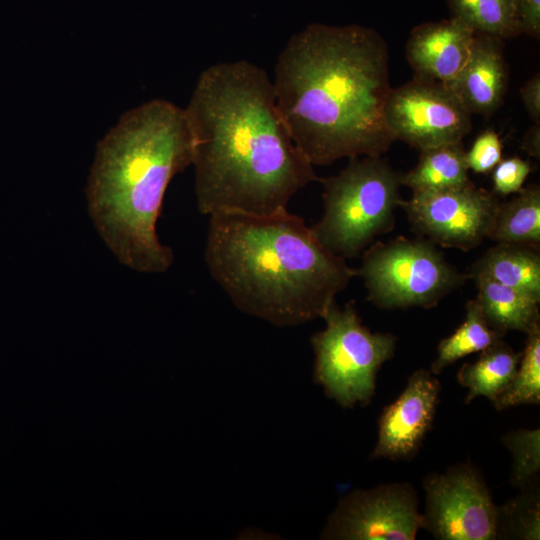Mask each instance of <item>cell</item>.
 Wrapping results in <instances>:
<instances>
[{"label": "cell", "mask_w": 540, "mask_h": 540, "mask_svg": "<svg viewBox=\"0 0 540 540\" xmlns=\"http://www.w3.org/2000/svg\"><path fill=\"white\" fill-rule=\"evenodd\" d=\"M502 159V143L498 134L492 129H486L474 140L466 152V162L469 170L479 174L491 172Z\"/></svg>", "instance_id": "cell-25"}, {"label": "cell", "mask_w": 540, "mask_h": 540, "mask_svg": "<svg viewBox=\"0 0 540 540\" xmlns=\"http://www.w3.org/2000/svg\"><path fill=\"white\" fill-rule=\"evenodd\" d=\"M422 529L438 540L497 539L498 506L481 473L461 463L423 480Z\"/></svg>", "instance_id": "cell-8"}, {"label": "cell", "mask_w": 540, "mask_h": 540, "mask_svg": "<svg viewBox=\"0 0 540 540\" xmlns=\"http://www.w3.org/2000/svg\"><path fill=\"white\" fill-rule=\"evenodd\" d=\"M521 148L530 156L540 157V122L534 124L525 133Z\"/></svg>", "instance_id": "cell-29"}, {"label": "cell", "mask_w": 540, "mask_h": 540, "mask_svg": "<svg viewBox=\"0 0 540 540\" xmlns=\"http://www.w3.org/2000/svg\"><path fill=\"white\" fill-rule=\"evenodd\" d=\"M467 275L491 279L540 301L539 248L497 243L471 265Z\"/></svg>", "instance_id": "cell-15"}, {"label": "cell", "mask_w": 540, "mask_h": 540, "mask_svg": "<svg viewBox=\"0 0 540 540\" xmlns=\"http://www.w3.org/2000/svg\"><path fill=\"white\" fill-rule=\"evenodd\" d=\"M388 63L384 38L360 25L312 23L288 40L274 69L275 101L313 166L390 148Z\"/></svg>", "instance_id": "cell-2"}, {"label": "cell", "mask_w": 540, "mask_h": 540, "mask_svg": "<svg viewBox=\"0 0 540 540\" xmlns=\"http://www.w3.org/2000/svg\"><path fill=\"white\" fill-rule=\"evenodd\" d=\"M536 482L498 507L497 539H540V497Z\"/></svg>", "instance_id": "cell-23"}, {"label": "cell", "mask_w": 540, "mask_h": 540, "mask_svg": "<svg viewBox=\"0 0 540 540\" xmlns=\"http://www.w3.org/2000/svg\"><path fill=\"white\" fill-rule=\"evenodd\" d=\"M475 32L450 17L413 28L406 44V58L415 77L451 82L466 63Z\"/></svg>", "instance_id": "cell-13"}, {"label": "cell", "mask_w": 540, "mask_h": 540, "mask_svg": "<svg viewBox=\"0 0 540 540\" xmlns=\"http://www.w3.org/2000/svg\"><path fill=\"white\" fill-rule=\"evenodd\" d=\"M423 518L414 487L381 484L346 495L323 531L326 539L414 540Z\"/></svg>", "instance_id": "cell-11"}, {"label": "cell", "mask_w": 540, "mask_h": 540, "mask_svg": "<svg viewBox=\"0 0 540 540\" xmlns=\"http://www.w3.org/2000/svg\"><path fill=\"white\" fill-rule=\"evenodd\" d=\"M440 391L441 384L430 370L414 371L402 393L380 415L371 458H413L432 427Z\"/></svg>", "instance_id": "cell-12"}, {"label": "cell", "mask_w": 540, "mask_h": 540, "mask_svg": "<svg viewBox=\"0 0 540 540\" xmlns=\"http://www.w3.org/2000/svg\"><path fill=\"white\" fill-rule=\"evenodd\" d=\"M526 335L516 372L492 403L496 410L540 403V325Z\"/></svg>", "instance_id": "cell-22"}, {"label": "cell", "mask_w": 540, "mask_h": 540, "mask_svg": "<svg viewBox=\"0 0 540 540\" xmlns=\"http://www.w3.org/2000/svg\"><path fill=\"white\" fill-rule=\"evenodd\" d=\"M462 142L421 150L416 166L401 176L413 192L441 191L465 186L471 180Z\"/></svg>", "instance_id": "cell-18"}, {"label": "cell", "mask_w": 540, "mask_h": 540, "mask_svg": "<svg viewBox=\"0 0 540 540\" xmlns=\"http://www.w3.org/2000/svg\"><path fill=\"white\" fill-rule=\"evenodd\" d=\"M474 280L478 289L476 300L492 328L505 334L510 330L527 334L540 325V301L488 278Z\"/></svg>", "instance_id": "cell-16"}, {"label": "cell", "mask_w": 540, "mask_h": 540, "mask_svg": "<svg viewBox=\"0 0 540 540\" xmlns=\"http://www.w3.org/2000/svg\"><path fill=\"white\" fill-rule=\"evenodd\" d=\"M499 202L493 191L469 182L454 189L413 192L400 206L426 240L468 251L488 237Z\"/></svg>", "instance_id": "cell-10"}, {"label": "cell", "mask_w": 540, "mask_h": 540, "mask_svg": "<svg viewBox=\"0 0 540 540\" xmlns=\"http://www.w3.org/2000/svg\"><path fill=\"white\" fill-rule=\"evenodd\" d=\"M355 272L380 309L434 307L468 278L432 242L402 236L370 245Z\"/></svg>", "instance_id": "cell-7"}, {"label": "cell", "mask_w": 540, "mask_h": 540, "mask_svg": "<svg viewBox=\"0 0 540 540\" xmlns=\"http://www.w3.org/2000/svg\"><path fill=\"white\" fill-rule=\"evenodd\" d=\"M204 258L237 308L277 326L323 318L356 276L287 208L209 215Z\"/></svg>", "instance_id": "cell-3"}, {"label": "cell", "mask_w": 540, "mask_h": 540, "mask_svg": "<svg viewBox=\"0 0 540 540\" xmlns=\"http://www.w3.org/2000/svg\"><path fill=\"white\" fill-rule=\"evenodd\" d=\"M497 243L520 244L539 248L540 188L529 185L499 202L488 237Z\"/></svg>", "instance_id": "cell-19"}, {"label": "cell", "mask_w": 540, "mask_h": 540, "mask_svg": "<svg viewBox=\"0 0 540 540\" xmlns=\"http://www.w3.org/2000/svg\"><path fill=\"white\" fill-rule=\"evenodd\" d=\"M186 112L167 100L147 101L121 116L98 143L86 187L87 207L118 261L142 273H162L173 250L156 232L166 189L192 165Z\"/></svg>", "instance_id": "cell-4"}, {"label": "cell", "mask_w": 540, "mask_h": 540, "mask_svg": "<svg viewBox=\"0 0 540 540\" xmlns=\"http://www.w3.org/2000/svg\"><path fill=\"white\" fill-rule=\"evenodd\" d=\"M323 319L325 329L311 338L315 381L343 407L369 404L379 369L394 356L396 336L371 332L352 302L343 308L334 303Z\"/></svg>", "instance_id": "cell-6"}, {"label": "cell", "mask_w": 540, "mask_h": 540, "mask_svg": "<svg viewBox=\"0 0 540 540\" xmlns=\"http://www.w3.org/2000/svg\"><path fill=\"white\" fill-rule=\"evenodd\" d=\"M504 336L505 333L488 324L477 300H469L465 305V319L462 324L439 342L437 356L430 371L438 375L447 366L467 355L481 352Z\"/></svg>", "instance_id": "cell-20"}, {"label": "cell", "mask_w": 540, "mask_h": 540, "mask_svg": "<svg viewBox=\"0 0 540 540\" xmlns=\"http://www.w3.org/2000/svg\"><path fill=\"white\" fill-rule=\"evenodd\" d=\"M385 114L394 140L420 151L462 142L472 129V114L448 85L415 76L391 89Z\"/></svg>", "instance_id": "cell-9"}, {"label": "cell", "mask_w": 540, "mask_h": 540, "mask_svg": "<svg viewBox=\"0 0 540 540\" xmlns=\"http://www.w3.org/2000/svg\"><path fill=\"white\" fill-rule=\"evenodd\" d=\"M526 111L534 122H540V74L533 75L520 89Z\"/></svg>", "instance_id": "cell-28"}, {"label": "cell", "mask_w": 540, "mask_h": 540, "mask_svg": "<svg viewBox=\"0 0 540 540\" xmlns=\"http://www.w3.org/2000/svg\"><path fill=\"white\" fill-rule=\"evenodd\" d=\"M530 171V163L519 157L501 159L493 169V192L501 196L517 193L523 188Z\"/></svg>", "instance_id": "cell-26"}, {"label": "cell", "mask_w": 540, "mask_h": 540, "mask_svg": "<svg viewBox=\"0 0 540 540\" xmlns=\"http://www.w3.org/2000/svg\"><path fill=\"white\" fill-rule=\"evenodd\" d=\"M451 17L475 33L502 40L519 36L513 0H447Z\"/></svg>", "instance_id": "cell-21"}, {"label": "cell", "mask_w": 540, "mask_h": 540, "mask_svg": "<svg viewBox=\"0 0 540 540\" xmlns=\"http://www.w3.org/2000/svg\"><path fill=\"white\" fill-rule=\"evenodd\" d=\"M507 83L503 40L475 33L466 63L446 85L471 114L488 117L501 106Z\"/></svg>", "instance_id": "cell-14"}, {"label": "cell", "mask_w": 540, "mask_h": 540, "mask_svg": "<svg viewBox=\"0 0 540 540\" xmlns=\"http://www.w3.org/2000/svg\"><path fill=\"white\" fill-rule=\"evenodd\" d=\"M518 30L533 38H540V0H513Z\"/></svg>", "instance_id": "cell-27"}, {"label": "cell", "mask_w": 540, "mask_h": 540, "mask_svg": "<svg viewBox=\"0 0 540 540\" xmlns=\"http://www.w3.org/2000/svg\"><path fill=\"white\" fill-rule=\"evenodd\" d=\"M512 456L510 483L521 490L536 482L540 471V430L519 428L501 437Z\"/></svg>", "instance_id": "cell-24"}, {"label": "cell", "mask_w": 540, "mask_h": 540, "mask_svg": "<svg viewBox=\"0 0 540 540\" xmlns=\"http://www.w3.org/2000/svg\"><path fill=\"white\" fill-rule=\"evenodd\" d=\"M184 109L202 214L273 213L320 180L289 134L272 80L259 66L246 60L209 66Z\"/></svg>", "instance_id": "cell-1"}, {"label": "cell", "mask_w": 540, "mask_h": 540, "mask_svg": "<svg viewBox=\"0 0 540 540\" xmlns=\"http://www.w3.org/2000/svg\"><path fill=\"white\" fill-rule=\"evenodd\" d=\"M402 174L381 156H358L336 175L320 178L323 214L311 229L329 251L355 258L395 224Z\"/></svg>", "instance_id": "cell-5"}, {"label": "cell", "mask_w": 540, "mask_h": 540, "mask_svg": "<svg viewBox=\"0 0 540 540\" xmlns=\"http://www.w3.org/2000/svg\"><path fill=\"white\" fill-rule=\"evenodd\" d=\"M521 354L501 339L482 350L474 363H464L457 373L458 383L468 389L464 402L483 396L493 403L515 374Z\"/></svg>", "instance_id": "cell-17"}]
</instances>
